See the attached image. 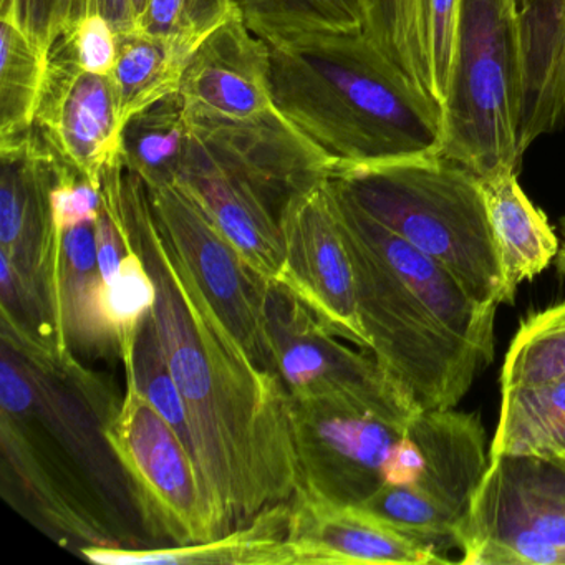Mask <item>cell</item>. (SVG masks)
I'll list each match as a JSON object with an SVG mask.
<instances>
[{
    "label": "cell",
    "instance_id": "1",
    "mask_svg": "<svg viewBox=\"0 0 565 565\" xmlns=\"http://www.w3.org/2000/svg\"><path fill=\"white\" fill-rule=\"evenodd\" d=\"M100 191L157 284L150 320L183 395L194 456L226 535L300 488L289 392L276 372L250 359L211 306L124 154L105 170Z\"/></svg>",
    "mask_w": 565,
    "mask_h": 565
},
{
    "label": "cell",
    "instance_id": "2",
    "mask_svg": "<svg viewBox=\"0 0 565 565\" xmlns=\"http://www.w3.org/2000/svg\"><path fill=\"white\" fill-rule=\"evenodd\" d=\"M0 436L4 476L32 511L72 541L137 548L130 484L107 439L121 398L85 369L0 317Z\"/></svg>",
    "mask_w": 565,
    "mask_h": 565
},
{
    "label": "cell",
    "instance_id": "3",
    "mask_svg": "<svg viewBox=\"0 0 565 565\" xmlns=\"http://www.w3.org/2000/svg\"><path fill=\"white\" fill-rule=\"evenodd\" d=\"M266 42L277 111L332 160V177L441 153L438 102L365 32Z\"/></svg>",
    "mask_w": 565,
    "mask_h": 565
},
{
    "label": "cell",
    "instance_id": "4",
    "mask_svg": "<svg viewBox=\"0 0 565 565\" xmlns=\"http://www.w3.org/2000/svg\"><path fill=\"white\" fill-rule=\"evenodd\" d=\"M386 230L441 264L482 307L504 303V276L479 180L441 157L333 174Z\"/></svg>",
    "mask_w": 565,
    "mask_h": 565
},
{
    "label": "cell",
    "instance_id": "5",
    "mask_svg": "<svg viewBox=\"0 0 565 565\" xmlns=\"http://www.w3.org/2000/svg\"><path fill=\"white\" fill-rule=\"evenodd\" d=\"M522 82L518 0H461L439 157L476 178L518 173Z\"/></svg>",
    "mask_w": 565,
    "mask_h": 565
},
{
    "label": "cell",
    "instance_id": "6",
    "mask_svg": "<svg viewBox=\"0 0 565 565\" xmlns=\"http://www.w3.org/2000/svg\"><path fill=\"white\" fill-rule=\"evenodd\" d=\"M339 224L352 259L369 352L422 412L455 408L488 363L449 333L359 234Z\"/></svg>",
    "mask_w": 565,
    "mask_h": 565
},
{
    "label": "cell",
    "instance_id": "7",
    "mask_svg": "<svg viewBox=\"0 0 565 565\" xmlns=\"http://www.w3.org/2000/svg\"><path fill=\"white\" fill-rule=\"evenodd\" d=\"M177 183L260 277L279 282L280 213L299 190L286 148L259 135L191 131Z\"/></svg>",
    "mask_w": 565,
    "mask_h": 565
},
{
    "label": "cell",
    "instance_id": "8",
    "mask_svg": "<svg viewBox=\"0 0 565 565\" xmlns=\"http://www.w3.org/2000/svg\"><path fill=\"white\" fill-rule=\"evenodd\" d=\"M107 439L130 484L145 535L164 545L223 537L193 451L141 392L135 373H125V393Z\"/></svg>",
    "mask_w": 565,
    "mask_h": 565
},
{
    "label": "cell",
    "instance_id": "9",
    "mask_svg": "<svg viewBox=\"0 0 565 565\" xmlns=\"http://www.w3.org/2000/svg\"><path fill=\"white\" fill-rule=\"evenodd\" d=\"M469 565H565L564 456H489L455 535Z\"/></svg>",
    "mask_w": 565,
    "mask_h": 565
},
{
    "label": "cell",
    "instance_id": "10",
    "mask_svg": "<svg viewBox=\"0 0 565 565\" xmlns=\"http://www.w3.org/2000/svg\"><path fill=\"white\" fill-rule=\"evenodd\" d=\"M266 326L274 372L290 398L343 403L405 425L422 412L370 352H355L286 286L269 280Z\"/></svg>",
    "mask_w": 565,
    "mask_h": 565
},
{
    "label": "cell",
    "instance_id": "11",
    "mask_svg": "<svg viewBox=\"0 0 565 565\" xmlns=\"http://www.w3.org/2000/svg\"><path fill=\"white\" fill-rule=\"evenodd\" d=\"M0 161L2 312L39 339L55 342L42 287L41 260L51 227V194L61 160L34 127L24 137L2 141Z\"/></svg>",
    "mask_w": 565,
    "mask_h": 565
},
{
    "label": "cell",
    "instance_id": "12",
    "mask_svg": "<svg viewBox=\"0 0 565 565\" xmlns=\"http://www.w3.org/2000/svg\"><path fill=\"white\" fill-rule=\"evenodd\" d=\"M484 445L478 415L431 409L428 461L419 478L385 486L359 508L406 534L456 547V531L488 469Z\"/></svg>",
    "mask_w": 565,
    "mask_h": 565
},
{
    "label": "cell",
    "instance_id": "13",
    "mask_svg": "<svg viewBox=\"0 0 565 565\" xmlns=\"http://www.w3.org/2000/svg\"><path fill=\"white\" fill-rule=\"evenodd\" d=\"M148 191L161 231L211 306L243 343L250 359L274 372L266 326L269 280L243 259L239 250L177 181L148 188Z\"/></svg>",
    "mask_w": 565,
    "mask_h": 565
},
{
    "label": "cell",
    "instance_id": "14",
    "mask_svg": "<svg viewBox=\"0 0 565 565\" xmlns=\"http://www.w3.org/2000/svg\"><path fill=\"white\" fill-rule=\"evenodd\" d=\"M300 486L342 505H362L386 486L406 425L322 399L290 398Z\"/></svg>",
    "mask_w": 565,
    "mask_h": 565
},
{
    "label": "cell",
    "instance_id": "15",
    "mask_svg": "<svg viewBox=\"0 0 565 565\" xmlns=\"http://www.w3.org/2000/svg\"><path fill=\"white\" fill-rule=\"evenodd\" d=\"M327 181L290 198L280 213L284 267L279 282L327 329L369 352L352 259Z\"/></svg>",
    "mask_w": 565,
    "mask_h": 565
},
{
    "label": "cell",
    "instance_id": "16",
    "mask_svg": "<svg viewBox=\"0 0 565 565\" xmlns=\"http://www.w3.org/2000/svg\"><path fill=\"white\" fill-rule=\"evenodd\" d=\"M35 128L58 160L100 188L105 170L124 151V125L111 75L84 71L55 44L49 54Z\"/></svg>",
    "mask_w": 565,
    "mask_h": 565
},
{
    "label": "cell",
    "instance_id": "17",
    "mask_svg": "<svg viewBox=\"0 0 565 565\" xmlns=\"http://www.w3.org/2000/svg\"><path fill=\"white\" fill-rule=\"evenodd\" d=\"M190 124H244L269 117L274 104L270 49L241 14L191 54L180 88Z\"/></svg>",
    "mask_w": 565,
    "mask_h": 565
},
{
    "label": "cell",
    "instance_id": "18",
    "mask_svg": "<svg viewBox=\"0 0 565 565\" xmlns=\"http://www.w3.org/2000/svg\"><path fill=\"white\" fill-rule=\"evenodd\" d=\"M290 565L443 564L431 542L406 534L356 505L297 489L290 499Z\"/></svg>",
    "mask_w": 565,
    "mask_h": 565
},
{
    "label": "cell",
    "instance_id": "19",
    "mask_svg": "<svg viewBox=\"0 0 565 565\" xmlns=\"http://www.w3.org/2000/svg\"><path fill=\"white\" fill-rule=\"evenodd\" d=\"M339 220L359 234L405 280L452 335L478 352L486 363L494 359V320L498 309L479 306L448 269L373 220L339 181H327Z\"/></svg>",
    "mask_w": 565,
    "mask_h": 565
},
{
    "label": "cell",
    "instance_id": "20",
    "mask_svg": "<svg viewBox=\"0 0 565 565\" xmlns=\"http://www.w3.org/2000/svg\"><path fill=\"white\" fill-rule=\"evenodd\" d=\"M522 110L519 153L565 125V0H521Z\"/></svg>",
    "mask_w": 565,
    "mask_h": 565
},
{
    "label": "cell",
    "instance_id": "21",
    "mask_svg": "<svg viewBox=\"0 0 565 565\" xmlns=\"http://www.w3.org/2000/svg\"><path fill=\"white\" fill-rule=\"evenodd\" d=\"M95 223L87 221L62 234L61 277L52 323L58 352L81 350L88 355L118 356L117 343L102 310Z\"/></svg>",
    "mask_w": 565,
    "mask_h": 565
},
{
    "label": "cell",
    "instance_id": "22",
    "mask_svg": "<svg viewBox=\"0 0 565 565\" xmlns=\"http://www.w3.org/2000/svg\"><path fill=\"white\" fill-rule=\"evenodd\" d=\"M289 524L290 502L287 501L264 509L247 524L203 544L161 545L154 548L85 545L78 552L87 561L102 565H290L287 545Z\"/></svg>",
    "mask_w": 565,
    "mask_h": 565
},
{
    "label": "cell",
    "instance_id": "23",
    "mask_svg": "<svg viewBox=\"0 0 565 565\" xmlns=\"http://www.w3.org/2000/svg\"><path fill=\"white\" fill-rule=\"evenodd\" d=\"M504 276V303H514L524 280L544 273L557 257L561 243L547 216L529 200L518 173L478 178Z\"/></svg>",
    "mask_w": 565,
    "mask_h": 565
},
{
    "label": "cell",
    "instance_id": "24",
    "mask_svg": "<svg viewBox=\"0 0 565 565\" xmlns=\"http://www.w3.org/2000/svg\"><path fill=\"white\" fill-rule=\"evenodd\" d=\"M565 456V380L502 386L489 456Z\"/></svg>",
    "mask_w": 565,
    "mask_h": 565
},
{
    "label": "cell",
    "instance_id": "25",
    "mask_svg": "<svg viewBox=\"0 0 565 565\" xmlns=\"http://www.w3.org/2000/svg\"><path fill=\"white\" fill-rule=\"evenodd\" d=\"M118 51L111 81L117 92L121 125L163 98L180 94L191 51L180 42L143 31L117 34Z\"/></svg>",
    "mask_w": 565,
    "mask_h": 565
},
{
    "label": "cell",
    "instance_id": "26",
    "mask_svg": "<svg viewBox=\"0 0 565 565\" xmlns=\"http://www.w3.org/2000/svg\"><path fill=\"white\" fill-rule=\"evenodd\" d=\"M190 138L191 124L183 100L180 94H174L135 115L125 125L124 158L148 188L174 183Z\"/></svg>",
    "mask_w": 565,
    "mask_h": 565
},
{
    "label": "cell",
    "instance_id": "27",
    "mask_svg": "<svg viewBox=\"0 0 565 565\" xmlns=\"http://www.w3.org/2000/svg\"><path fill=\"white\" fill-rule=\"evenodd\" d=\"M49 55L18 25L0 24V143L15 140L35 127Z\"/></svg>",
    "mask_w": 565,
    "mask_h": 565
},
{
    "label": "cell",
    "instance_id": "28",
    "mask_svg": "<svg viewBox=\"0 0 565 565\" xmlns=\"http://www.w3.org/2000/svg\"><path fill=\"white\" fill-rule=\"evenodd\" d=\"M264 41L300 34L363 31L360 0H234Z\"/></svg>",
    "mask_w": 565,
    "mask_h": 565
},
{
    "label": "cell",
    "instance_id": "29",
    "mask_svg": "<svg viewBox=\"0 0 565 565\" xmlns=\"http://www.w3.org/2000/svg\"><path fill=\"white\" fill-rule=\"evenodd\" d=\"M125 244L127 254L120 267L111 279L102 282V310L125 373H135L138 337L157 302V284L141 254L127 239Z\"/></svg>",
    "mask_w": 565,
    "mask_h": 565
},
{
    "label": "cell",
    "instance_id": "30",
    "mask_svg": "<svg viewBox=\"0 0 565 565\" xmlns=\"http://www.w3.org/2000/svg\"><path fill=\"white\" fill-rule=\"evenodd\" d=\"M565 380V303L525 319L501 373V386Z\"/></svg>",
    "mask_w": 565,
    "mask_h": 565
},
{
    "label": "cell",
    "instance_id": "31",
    "mask_svg": "<svg viewBox=\"0 0 565 565\" xmlns=\"http://www.w3.org/2000/svg\"><path fill=\"white\" fill-rule=\"evenodd\" d=\"M237 14L239 9L234 0H150L137 31L196 51L207 35Z\"/></svg>",
    "mask_w": 565,
    "mask_h": 565
},
{
    "label": "cell",
    "instance_id": "32",
    "mask_svg": "<svg viewBox=\"0 0 565 565\" xmlns=\"http://www.w3.org/2000/svg\"><path fill=\"white\" fill-rule=\"evenodd\" d=\"M461 0H415L416 39L429 78V94L441 107L451 75Z\"/></svg>",
    "mask_w": 565,
    "mask_h": 565
},
{
    "label": "cell",
    "instance_id": "33",
    "mask_svg": "<svg viewBox=\"0 0 565 565\" xmlns=\"http://www.w3.org/2000/svg\"><path fill=\"white\" fill-rule=\"evenodd\" d=\"M135 375H137L141 392L150 399L151 405L160 412V415L173 426L174 431L180 435L184 445L194 455L186 405H184L183 395H181L180 388H178L177 382H174L173 375H171L170 369L164 362L150 316L145 320L140 337H138Z\"/></svg>",
    "mask_w": 565,
    "mask_h": 565
},
{
    "label": "cell",
    "instance_id": "34",
    "mask_svg": "<svg viewBox=\"0 0 565 565\" xmlns=\"http://www.w3.org/2000/svg\"><path fill=\"white\" fill-rule=\"evenodd\" d=\"M92 14V0H0V21L18 25L44 54Z\"/></svg>",
    "mask_w": 565,
    "mask_h": 565
},
{
    "label": "cell",
    "instance_id": "35",
    "mask_svg": "<svg viewBox=\"0 0 565 565\" xmlns=\"http://www.w3.org/2000/svg\"><path fill=\"white\" fill-rule=\"evenodd\" d=\"M55 44L62 45L84 71L98 75H111L114 72L118 51L117 32L102 15H88Z\"/></svg>",
    "mask_w": 565,
    "mask_h": 565
},
{
    "label": "cell",
    "instance_id": "36",
    "mask_svg": "<svg viewBox=\"0 0 565 565\" xmlns=\"http://www.w3.org/2000/svg\"><path fill=\"white\" fill-rule=\"evenodd\" d=\"M52 217L61 230L97 221L102 206L100 188L61 160L51 194Z\"/></svg>",
    "mask_w": 565,
    "mask_h": 565
},
{
    "label": "cell",
    "instance_id": "37",
    "mask_svg": "<svg viewBox=\"0 0 565 565\" xmlns=\"http://www.w3.org/2000/svg\"><path fill=\"white\" fill-rule=\"evenodd\" d=\"M92 14L107 19L117 34L137 31V15L131 0H92Z\"/></svg>",
    "mask_w": 565,
    "mask_h": 565
},
{
    "label": "cell",
    "instance_id": "38",
    "mask_svg": "<svg viewBox=\"0 0 565 565\" xmlns=\"http://www.w3.org/2000/svg\"><path fill=\"white\" fill-rule=\"evenodd\" d=\"M561 231L564 234V243L561 244V249H558L557 257H555V269L561 276L565 277V217L561 220Z\"/></svg>",
    "mask_w": 565,
    "mask_h": 565
},
{
    "label": "cell",
    "instance_id": "39",
    "mask_svg": "<svg viewBox=\"0 0 565 565\" xmlns=\"http://www.w3.org/2000/svg\"><path fill=\"white\" fill-rule=\"evenodd\" d=\"M134 2L135 15H137V28L138 22H140L141 15L147 11L148 4H150V0H131Z\"/></svg>",
    "mask_w": 565,
    "mask_h": 565
},
{
    "label": "cell",
    "instance_id": "40",
    "mask_svg": "<svg viewBox=\"0 0 565 565\" xmlns=\"http://www.w3.org/2000/svg\"><path fill=\"white\" fill-rule=\"evenodd\" d=\"M518 2H521V0H518Z\"/></svg>",
    "mask_w": 565,
    "mask_h": 565
},
{
    "label": "cell",
    "instance_id": "41",
    "mask_svg": "<svg viewBox=\"0 0 565 565\" xmlns=\"http://www.w3.org/2000/svg\"><path fill=\"white\" fill-rule=\"evenodd\" d=\"M564 458H565V456H564Z\"/></svg>",
    "mask_w": 565,
    "mask_h": 565
}]
</instances>
